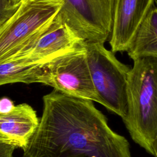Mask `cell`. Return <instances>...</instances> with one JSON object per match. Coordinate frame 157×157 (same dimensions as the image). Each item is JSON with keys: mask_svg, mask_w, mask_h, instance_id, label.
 Returning <instances> with one entry per match:
<instances>
[{"mask_svg": "<svg viewBox=\"0 0 157 157\" xmlns=\"http://www.w3.org/2000/svg\"><path fill=\"white\" fill-rule=\"evenodd\" d=\"M43 103L23 157H132L128 141L110 128L93 101L53 90Z\"/></svg>", "mask_w": 157, "mask_h": 157, "instance_id": "1", "label": "cell"}, {"mask_svg": "<svg viewBox=\"0 0 157 157\" xmlns=\"http://www.w3.org/2000/svg\"><path fill=\"white\" fill-rule=\"evenodd\" d=\"M133 61L127 80V112L122 120L132 139L157 157V58Z\"/></svg>", "mask_w": 157, "mask_h": 157, "instance_id": "2", "label": "cell"}, {"mask_svg": "<svg viewBox=\"0 0 157 157\" xmlns=\"http://www.w3.org/2000/svg\"><path fill=\"white\" fill-rule=\"evenodd\" d=\"M62 0H23L0 26V63L19 58L50 27Z\"/></svg>", "mask_w": 157, "mask_h": 157, "instance_id": "3", "label": "cell"}, {"mask_svg": "<svg viewBox=\"0 0 157 157\" xmlns=\"http://www.w3.org/2000/svg\"><path fill=\"white\" fill-rule=\"evenodd\" d=\"M93 83L106 109L122 119L127 112L126 86L131 67L120 61L102 42L84 43Z\"/></svg>", "mask_w": 157, "mask_h": 157, "instance_id": "4", "label": "cell"}, {"mask_svg": "<svg viewBox=\"0 0 157 157\" xmlns=\"http://www.w3.org/2000/svg\"><path fill=\"white\" fill-rule=\"evenodd\" d=\"M39 83L67 95L102 104L91 80L84 44L42 64Z\"/></svg>", "mask_w": 157, "mask_h": 157, "instance_id": "5", "label": "cell"}, {"mask_svg": "<svg viewBox=\"0 0 157 157\" xmlns=\"http://www.w3.org/2000/svg\"><path fill=\"white\" fill-rule=\"evenodd\" d=\"M61 19L87 42H105L109 37L113 0H62Z\"/></svg>", "mask_w": 157, "mask_h": 157, "instance_id": "6", "label": "cell"}, {"mask_svg": "<svg viewBox=\"0 0 157 157\" xmlns=\"http://www.w3.org/2000/svg\"><path fill=\"white\" fill-rule=\"evenodd\" d=\"M85 42V40L64 22L58 13L32 47L17 59L27 58L34 63L44 64L82 47Z\"/></svg>", "mask_w": 157, "mask_h": 157, "instance_id": "7", "label": "cell"}, {"mask_svg": "<svg viewBox=\"0 0 157 157\" xmlns=\"http://www.w3.org/2000/svg\"><path fill=\"white\" fill-rule=\"evenodd\" d=\"M156 0H113L109 44L115 53L126 52L136 31Z\"/></svg>", "mask_w": 157, "mask_h": 157, "instance_id": "8", "label": "cell"}, {"mask_svg": "<svg viewBox=\"0 0 157 157\" xmlns=\"http://www.w3.org/2000/svg\"><path fill=\"white\" fill-rule=\"evenodd\" d=\"M39 120L36 112L26 103L15 105L7 114L0 115V134L17 148H26L36 131Z\"/></svg>", "mask_w": 157, "mask_h": 157, "instance_id": "9", "label": "cell"}, {"mask_svg": "<svg viewBox=\"0 0 157 157\" xmlns=\"http://www.w3.org/2000/svg\"><path fill=\"white\" fill-rule=\"evenodd\" d=\"M134 61L139 58H157V9L156 2L137 29L126 50Z\"/></svg>", "mask_w": 157, "mask_h": 157, "instance_id": "10", "label": "cell"}, {"mask_svg": "<svg viewBox=\"0 0 157 157\" xmlns=\"http://www.w3.org/2000/svg\"><path fill=\"white\" fill-rule=\"evenodd\" d=\"M42 64L27 58L0 63V86L14 83H39Z\"/></svg>", "mask_w": 157, "mask_h": 157, "instance_id": "11", "label": "cell"}, {"mask_svg": "<svg viewBox=\"0 0 157 157\" xmlns=\"http://www.w3.org/2000/svg\"><path fill=\"white\" fill-rule=\"evenodd\" d=\"M19 5H13L9 0H0V26L14 13Z\"/></svg>", "mask_w": 157, "mask_h": 157, "instance_id": "12", "label": "cell"}, {"mask_svg": "<svg viewBox=\"0 0 157 157\" xmlns=\"http://www.w3.org/2000/svg\"><path fill=\"white\" fill-rule=\"evenodd\" d=\"M16 148L12 144L0 141V157H13V151Z\"/></svg>", "mask_w": 157, "mask_h": 157, "instance_id": "13", "label": "cell"}, {"mask_svg": "<svg viewBox=\"0 0 157 157\" xmlns=\"http://www.w3.org/2000/svg\"><path fill=\"white\" fill-rule=\"evenodd\" d=\"M13 102L7 97L0 99V115L7 114L11 112L14 108Z\"/></svg>", "mask_w": 157, "mask_h": 157, "instance_id": "14", "label": "cell"}, {"mask_svg": "<svg viewBox=\"0 0 157 157\" xmlns=\"http://www.w3.org/2000/svg\"><path fill=\"white\" fill-rule=\"evenodd\" d=\"M0 141L1 142H7V143H10V144H12L6 137H5L4 136H2L0 134Z\"/></svg>", "mask_w": 157, "mask_h": 157, "instance_id": "15", "label": "cell"}, {"mask_svg": "<svg viewBox=\"0 0 157 157\" xmlns=\"http://www.w3.org/2000/svg\"><path fill=\"white\" fill-rule=\"evenodd\" d=\"M23 0H9V1L13 5H19Z\"/></svg>", "mask_w": 157, "mask_h": 157, "instance_id": "16", "label": "cell"}]
</instances>
